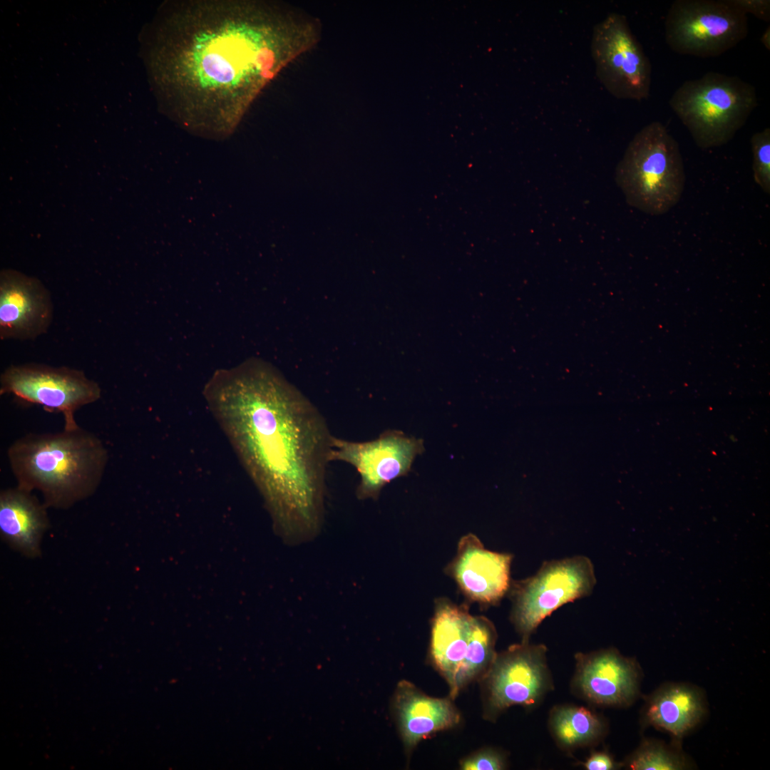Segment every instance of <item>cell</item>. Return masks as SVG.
Wrapping results in <instances>:
<instances>
[{
	"mask_svg": "<svg viewBox=\"0 0 770 770\" xmlns=\"http://www.w3.org/2000/svg\"><path fill=\"white\" fill-rule=\"evenodd\" d=\"M205 395L289 544L317 536L334 436L318 409L257 358L217 371Z\"/></svg>",
	"mask_w": 770,
	"mask_h": 770,
	"instance_id": "cell-1",
	"label": "cell"
},
{
	"mask_svg": "<svg viewBox=\"0 0 770 770\" xmlns=\"http://www.w3.org/2000/svg\"><path fill=\"white\" fill-rule=\"evenodd\" d=\"M154 58L170 116L197 135L232 134L279 58V37L264 13L236 0L170 4Z\"/></svg>",
	"mask_w": 770,
	"mask_h": 770,
	"instance_id": "cell-2",
	"label": "cell"
},
{
	"mask_svg": "<svg viewBox=\"0 0 770 770\" xmlns=\"http://www.w3.org/2000/svg\"><path fill=\"white\" fill-rule=\"evenodd\" d=\"M17 487L37 490L46 508L66 509L92 496L108 463V451L95 434L79 427L26 434L9 447Z\"/></svg>",
	"mask_w": 770,
	"mask_h": 770,
	"instance_id": "cell-3",
	"label": "cell"
},
{
	"mask_svg": "<svg viewBox=\"0 0 770 770\" xmlns=\"http://www.w3.org/2000/svg\"><path fill=\"white\" fill-rule=\"evenodd\" d=\"M627 202L652 215L666 213L680 200L685 173L679 146L661 122L635 134L615 170Z\"/></svg>",
	"mask_w": 770,
	"mask_h": 770,
	"instance_id": "cell-4",
	"label": "cell"
},
{
	"mask_svg": "<svg viewBox=\"0 0 770 770\" xmlns=\"http://www.w3.org/2000/svg\"><path fill=\"white\" fill-rule=\"evenodd\" d=\"M669 105L702 149L730 141L758 105L755 87L738 76L709 71L684 81Z\"/></svg>",
	"mask_w": 770,
	"mask_h": 770,
	"instance_id": "cell-5",
	"label": "cell"
},
{
	"mask_svg": "<svg viewBox=\"0 0 770 770\" xmlns=\"http://www.w3.org/2000/svg\"><path fill=\"white\" fill-rule=\"evenodd\" d=\"M496 640V627L486 617L472 615L467 607L446 597L436 600L429 657L451 699L486 674L497 654Z\"/></svg>",
	"mask_w": 770,
	"mask_h": 770,
	"instance_id": "cell-6",
	"label": "cell"
},
{
	"mask_svg": "<svg viewBox=\"0 0 770 770\" xmlns=\"http://www.w3.org/2000/svg\"><path fill=\"white\" fill-rule=\"evenodd\" d=\"M595 585L594 565L585 555L545 561L532 576L511 582L510 620L522 641L555 610L590 595Z\"/></svg>",
	"mask_w": 770,
	"mask_h": 770,
	"instance_id": "cell-7",
	"label": "cell"
},
{
	"mask_svg": "<svg viewBox=\"0 0 770 770\" xmlns=\"http://www.w3.org/2000/svg\"><path fill=\"white\" fill-rule=\"evenodd\" d=\"M749 32L747 15L729 0H676L664 21L669 48L682 55L717 57L736 46Z\"/></svg>",
	"mask_w": 770,
	"mask_h": 770,
	"instance_id": "cell-8",
	"label": "cell"
},
{
	"mask_svg": "<svg viewBox=\"0 0 770 770\" xmlns=\"http://www.w3.org/2000/svg\"><path fill=\"white\" fill-rule=\"evenodd\" d=\"M543 644L521 641L497 653L481 682L483 716L490 721L508 708L537 704L553 687Z\"/></svg>",
	"mask_w": 770,
	"mask_h": 770,
	"instance_id": "cell-9",
	"label": "cell"
},
{
	"mask_svg": "<svg viewBox=\"0 0 770 770\" xmlns=\"http://www.w3.org/2000/svg\"><path fill=\"white\" fill-rule=\"evenodd\" d=\"M591 53L596 75L612 96L638 101L649 97L652 64L625 15L611 13L595 26Z\"/></svg>",
	"mask_w": 770,
	"mask_h": 770,
	"instance_id": "cell-10",
	"label": "cell"
},
{
	"mask_svg": "<svg viewBox=\"0 0 770 770\" xmlns=\"http://www.w3.org/2000/svg\"><path fill=\"white\" fill-rule=\"evenodd\" d=\"M0 394H10L48 411L63 414L64 429L79 428L75 413L98 401L101 390L84 372L66 366L39 364L12 365L1 375Z\"/></svg>",
	"mask_w": 770,
	"mask_h": 770,
	"instance_id": "cell-11",
	"label": "cell"
},
{
	"mask_svg": "<svg viewBox=\"0 0 770 770\" xmlns=\"http://www.w3.org/2000/svg\"><path fill=\"white\" fill-rule=\"evenodd\" d=\"M421 438L389 429L372 441L355 442L333 436L329 462L351 465L360 476L356 490L359 500H376L391 481L409 473L416 457L424 451Z\"/></svg>",
	"mask_w": 770,
	"mask_h": 770,
	"instance_id": "cell-12",
	"label": "cell"
},
{
	"mask_svg": "<svg viewBox=\"0 0 770 770\" xmlns=\"http://www.w3.org/2000/svg\"><path fill=\"white\" fill-rule=\"evenodd\" d=\"M572 687L583 699L599 706L626 707L639 694L641 671L633 659L615 649L575 654Z\"/></svg>",
	"mask_w": 770,
	"mask_h": 770,
	"instance_id": "cell-13",
	"label": "cell"
},
{
	"mask_svg": "<svg viewBox=\"0 0 770 770\" xmlns=\"http://www.w3.org/2000/svg\"><path fill=\"white\" fill-rule=\"evenodd\" d=\"M513 555L484 548L472 533L463 536L455 557L445 569L471 602L495 605L508 593Z\"/></svg>",
	"mask_w": 770,
	"mask_h": 770,
	"instance_id": "cell-14",
	"label": "cell"
},
{
	"mask_svg": "<svg viewBox=\"0 0 770 770\" xmlns=\"http://www.w3.org/2000/svg\"><path fill=\"white\" fill-rule=\"evenodd\" d=\"M53 304L37 279L4 270L0 275V338L34 339L48 329Z\"/></svg>",
	"mask_w": 770,
	"mask_h": 770,
	"instance_id": "cell-15",
	"label": "cell"
},
{
	"mask_svg": "<svg viewBox=\"0 0 770 770\" xmlns=\"http://www.w3.org/2000/svg\"><path fill=\"white\" fill-rule=\"evenodd\" d=\"M391 710L408 756L421 740L452 729L461 721L450 697H430L406 680L397 684Z\"/></svg>",
	"mask_w": 770,
	"mask_h": 770,
	"instance_id": "cell-16",
	"label": "cell"
},
{
	"mask_svg": "<svg viewBox=\"0 0 770 770\" xmlns=\"http://www.w3.org/2000/svg\"><path fill=\"white\" fill-rule=\"evenodd\" d=\"M46 506L31 492L16 487L0 493V535L11 548L28 558L41 555L42 537L49 526Z\"/></svg>",
	"mask_w": 770,
	"mask_h": 770,
	"instance_id": "cell-17",
	"label": "cell"
},
{
	"mask_svg": "<svg viewBox=\"0 0 770 770\" xmlns=\"http://www.w3.org/2000/svg\"><path fill=\"white\" fill-rule=\"evenodd\" d=\"M707 712L704 695L697 687L685 683H668L655 690L645 707V724L681 739L704 719Z\"/></svg>",
	"mask_w": 770,
	"mask_h": 770,
	"instance_id": "cell-18",
	"label": "cell"
},
{
	"mask_svg": "<svg viewBox=\"0 0 770 770\" xmlns=\"http://www.w3.org/2000/svg\"><path fill=\"white\" fill-rule=\"evenodd\" d=\"M549 727L556 743L564 749L588 746L605 733V723L591 710L574 705L555 707L550 713Z\"/></svg>",
	"mask_w": 770,
	"mask_h": 770,
	"instance_id": "cell-19",
	"label": "cell"
},
{
	"mask_svg": "<svg viewBox=\"0 0 770 770\" xmlns=\"http://www.w3.org/2000/svg\"><path fill=\"white\" fill-rule=\"evenodd\" d=\"M633 770H683L690 767L681 752L658 741L646 739L627 761Z\"/></svg>",
	"mask_w": 770,
	"mask_h": 770,
	"instance_id": "cell-20",
	"label": "cell"
},
{
	"mask_svg": "<svg viewBox=\"0 0 770 770\" xmlns=\"http://www.w3.org/2000/svg\"><path fill=\"white\" fill-rule=\"evenodd\" d=\"M753 172L755 182L766 193H770V129L764 128L751 138Z\"/></svg>",
	"mask_w": 770,
	"mask_h": 770,
	"instance_id": "cell-21",
	"label": "cell"
},
{
	"mask_svg": "<svg viewBox=\"0 0 770 770\" xmlns=\"http://www.w3.org/2000/svg\"><path fill=\"white\" fill-rule=\"evenodd\" d=\"M505 767V757L492 748L478 750L460 761L463 770H501Z\"/></svg>",
	"mask_w": 770,
	"mask_h": 770,
	"instance_id": "cell-22",
	"label": "cell"
},
{
	"mask_svg": "<svg viewBox=\"0 0 770 770\" xmlns=\"http://www.w3.org/2000/svg\"><path fill=\"white\" fill-rule=\"evenodd\" d=\"M730 3L746 14H751L759 19L769 22V0H729Z\"/></svg>",
	"mask_w": 770,
	"mask_h": 770,
	"instance_id": "cell-23",
	"label": "cell"
},
{
	"mask_svg": "<svg viewBox=\"0 0 770 770\" xmlns=\"http://www.w3.org/2000/svg\"><path fill=\"white\" fill-rule=\"evenodd\" d=\"M583 766L587 770H611L617 766L612 756L606 752H594Z\"/></svg>",
	"mask_w": 770,
	"mask_h": 770,
	"instance_id": "cell-24",
	"label": "cell"
},
{
	"mask_svg": "<svg viewBox=\"0 0 770 770\" xmlns=\"http://www.w3.org/2000/svg\"><path fill=\"white\" fill-rule=\"evenodd\" d=\"M760 41L761 44L768 50H770V26H768L762 33Z\"/></svg>",
	"mask_w": 770,
	"mask_h": 770,
	"instance_id": "cell-25",
	"label": "cell"
}]
</instances>
